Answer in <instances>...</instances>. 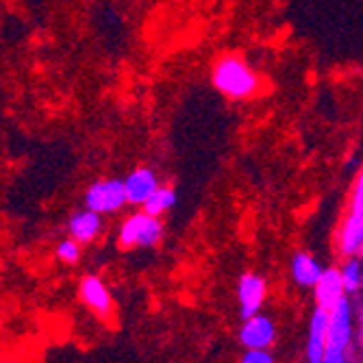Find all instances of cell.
Segmentation results:
<instances>
[{"label": "cell", "mask_w": 363, "mask_h": 363, "mask_svg": "<svg viewBox=\"0 0 363 363\" xmlns=\"http://www.w3.org/2000/svg\"><path fill=\"white\" fill-rule=\"evenodd\" d=\"M211 79L216 89L226 98H233V101H246V98L259 91L257 72L238 55H226L218 59L213 65Z\"/></svg>", "instance_id": "obj_1"}, {"label": "cell", "mask_w": 363, "mask_h": 363, "mask_svg": "<svg viewBox=\"0 0 363 363\" xmlns=\"http://www.w3.org/2000/svg\"><path fill=\"white\" fill-rule=\"evenodd\" d=\"M354 333V318H352V305L344 298L337 303L335 309H331V324H328V344H326V357L324 363H348V348Z\"/></svg>", "instance_id": "obj_2"}, {"label": "cell", "mask_w": 363, "mask_h": 363, "mask_svg": "<svg viewBox=\"0 0 363 363\" xmlns=\"http://www.w3.org/2000/svg\"><path fill=\"white\" fill-rule=\"evenodd\" d=\"M163 240V224L159 216H152L148 211H138L128 216L118 233L120 248H152Z\"/></svg>", "instance_id": "obj_3"}, {"label": "cell", "mask_w": 363, "mask_h": 363, "mask_svg": "<svg viewBox=\"0 0 363 363\" xmlns=\"http://www.w3.org/2000/svg\"><path fill=\"white\" fill-rule=\"evenodd\" d=\"M124 205H128V196L124 181L120 179H103L96 181L85 191V207L98 213H116Z\"/></svg>", "instance_id": "obj_4"}, {"label": "cell", "mask_w": 363, "mask_h": 363, "mask_svg": "<svg viewBox=\"0 0 363 363\" xmlns=\"http://www.w3.org/2000/svg\"><path fill=\"white\" fill-rule=\"evenodd\" d=\"M274 340H277V326L263 313H255L252 318H246L240 328V342L246 350H268L274 344Z\"/></svg>", "instance_id": "obj_5"}, {"label": "cell", "mask_w": 363, "mask_h": 363, "mask_svg": "<svg viewBox=\"0 0 363 363\" xmlns=\"http://www.w3.org/2000/svg\"><path fill=\"white\" fill-rule=\"evenodd\" d=\"M268 296V285L266 279L255 274V272H246L240 277L238 281V301H240V315L252 318L255 313L261 311L263 303H266Z\"/></svg>", "instance_id": "obj_6"}, {"label": "cell", "mask_w": 363, "mask_h": 363, "mask_svg": "<svg viewBox=\"0 0 363 363\" xmlns=\"http://www.w3.org/2000/svg\"><path fill=\"white\" fill-rule=\"evenodd\" d=\"M79 296L85 303V307H89L98 318H111L113 315V298L111 291L107 289V285L103 283L101 277H85L79 285Z\"/></svg>", "instance_id": "obj_7"}, {"label": "cell", "mask_w": 363, "mask_h": 363, "mask_svg": "<svg viewBox=\"0 0 363 363\" xmlns=\"http://www.w3.org/2000/svg\"><path fill=\"white\" fill-rule=\"evenodd\" d=\"M328 324H331V311L315 307L309 322V337H307V363H324L326 344H328Z\"/></svg>", "instance_id": "obj_8"}, {"label": "cell", "mask_w": 363, "mask_h": 363, "mask_svg": "<svg viewBox=\"0 0 363 363\" xmlns=\"http://www.w3.org/2000/svg\"><path fill=\"white\" fill-rule=\"evenodd\" d=\"M313 289H315L318 307H322L326 311L335 309L337 303L346 296V285H344L342 270L340 268H326Z\"/></svg>", "instance_id": "obj_9"}, {"label": "cell", "mask_w": 363, "mask_h": 363, "mask_svg": "<svg viewBox=\"0 0 363 363\" xmlns=\"http://www.w3.org/2000/svg\"><path fill=\"white\" fill-rule=\"evenodd\" d=\"M337 248L344 257H357L363 252V213L348 211V216L342 220Z\"/></svg>", "instance_id": "obj_10"}, {"label": "cell", "mask_w": 363, "mask_h": 363, "mask_svg": "<svg viewBox=\"0 0 363 363\" xmlns=\"http://www.w3.org/2000/svg\"><path fill=\"white\" fill-rule=\"evenodd\" d=\"M128 205H142L159 189V179L150 168H135L124 179Z\"/></svg>", "instance_id": "obj_11"}, {"label": "cell", "mask_w": 363, "mask_h": 363, "mask_svg": "<svg viewBox=\"0 0 363 363\" xmlns=\"http://www.w3.org/2000/svg\"><path fill=\"white\" fill-rule=\"evenodd\" d=\"M103 213L98 211H91V209H85V211H77L70 222H68V230H70V238H74L77 242L81 244H89L98 238L103 228V220H101Z\"/></svg>", "instance_id": "obj_12"}, {"label": "cell", "mask_w": 363, "mask_h": 363, "mask_svg": "<svg viewBox=\"0 0 363 363\" xmlns=\"http://www.w3.org/2000/svg\"><path fill=\"white\" fill-rule=\"evenodd\" d=\"M322 272L324 268L320 266V261L309 252H296L291 257V277L301 287H315Z\"/></svg>", "instance_id": "obj_13"}, {"label": "cell", "mask_w": 363, "mask_h": 363, "mask_svg": "<svg viewBox=\"0 0 363 363\" xmlns=\"http://www.w3.org/2000/svg\"><path fill=\"white\" fill-rule=\"evenodd\" d=\"M174 203H177V191L168 185H159V189L148 198L142 209L152 216H163L174 207Z\"/></svg>", "instance_id": "obj_14"}, {"label": "cell", "mask_w": 363, "mask_h": 363, "mask_svg": "<svg viewBox=\"0 0 363 363\" xmlns=\"http://www.w3.org/2000/svg\"><path fill=\"white\" fill-rule=\"evenodd\" d=\"M342 277H344L346 294H357L363 287V263L354 257H348V261L342 268Z\"/></svg>", "instance_id": "obj_15"}, {"label": "cell", "mask_w": 363, "mask_h": 363, "mask_svg": "<svg viewBox=\"0 0 363 363\" xmlns=\"http://www.w3.org/2000/svg\"><path fill=\"white\" fill-rule=\"evenodd\" d=\"M57 257L61 263H68V266H74V263L81 259V242H77L74 238H68L59 242L57 246Z\"/></svg>", "instance_id": "obj_16"}, {"label": "cell", "mask_w": 363, "mask_h": 363, "mask_svg": "<svg viewBox=\"0 0 363 363\" xmlns=\"http://www.w3.org/2000/svg\"><path fill=\"white\" fill-rule=\"evenodd\" d=\"M350 211H359L363 213V168L354 181V187H352V196H350Z\"/></svg>", "instance_id": "obj_17"}, {"label": "cell", "mask_w": 363, "mask_h": 363, "mask_svg": "<svg viewBox=\"0 0 363 363\" xmlns=\"http://www.w3.org/2000/svg\"><path fill=\"white\" fill-rule=\"evenodd\" d=\"M240 363H277L268 350H246Z\"/></svg>", "instance_id": "obj_18"}, {"label": "cell", "mask_w": 363, "mask_h": 363, "mask_svg": "<svg viewBox=\"0 0 363 363\" xmlns=\"http://www.w3.org/2000/svg\"><path fill=\"white\" fill-rule=\"evenodd\" d=\"M357 322H359V340L363 342V307H359V318H357Z\"/></svg>", "instance_id": "obj_19"}, {"label": "cell", "mask_w": 363, "mask_h": 363, "mask_svg": "<svg viewBox=\"0 0 363 363\" xmlns=\"http://www.w3.org/2000/svg\"><path fill=\"white\" fill-rule=\"evenodd\" d=\"M361 255H363V252H361Z\"/></svg>", "instance_id": "obj_20"}]
</instances>
